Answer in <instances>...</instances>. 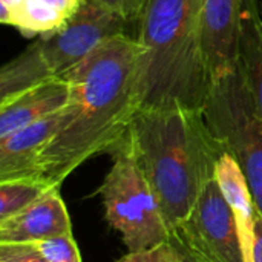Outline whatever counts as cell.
I'll use <instances>...</instances> for the list:
<instances>
[{
	"instance_id": "cell-16",
	"label": "cell",
	"mask_w": 262,
	"mask_h": 262,
	"mask_svg": "<svg viewBox=\"0 0 262 262\" xmlns=\"http://www.w3.org/2000/svg\"><path fill=\"white\" fill-rule=\"evenodd\" d=\"M35 244L40 247L49 262H81V256L72 233L45 239Z\"/></svg>"
},
{
	"instance_id": "cell-2",
	"label": "cell",
	"mask_w": 262,
	"mask_h": 262,
	"mask_svg": "<svg viewBox=\"0 0 262 262\" xmlns=\"http://www.w3.org/2000/svg\"><path fill=\"white\" fill-rule=\"evenodd\" d=\"M172 230L193 209L206 184L215 178L224 154L203 111L184 106L138 109L124 135Z\"/></svg>"
},
{
	"instance_id": "cell-13",
	"label": "cell",
	"mask_w": 262,
	"mask_h": 262,
	"mask_svg": "<svg viewBox=\"0 0 262 262\" xmlns=\"http://www.w3.org/2000/svg\"><path fill=\"white\" fill-rule=\"evenodd\" d=\"M215 180L235 215L244 259L246 262H252L255 221H256L258 210L250 187L247 184V180L241 167L238 166V163L230 154L224 152L220 157L215 169Z\"/></svg>"
},
{
	"instance_id": "cell-3",
	"label": "cell",
	"mask_w": 262,
	"mask_h": 262,
	"mask_svg": "<svg viewBox=\"0 0 262 262\" xmlns=\"http://www.w3.org/2000/svg\"><path fill=\"white\" fill-rule=\"evenodd\" d=\"M135 23L138 109L203 111L212 75L203 41L201 0H146Z\"/></svg>"
},
{
	"instance_id": "cell-17",
	"label": "cell",
	"mask_w": 262,
	"mask_h": 262,
	"mask_svg": "<svg viewBox=\"0 0 262 262\" xmlns=\"http://www.w3.org/2000/svg\"><path fill=\"white\" fill-rule=\"evenodd\" d=\"M183 259L184 250L175 241L170 239L150 249L129 252L115 262H183Z\"/></svg>"
},
{
	"instance_id": "cell-5",
	"label": "cell",
	"mask_w": 262,
	"mask_h": 262,
	"mask_svg": "<svg viewBox=\"0 0 262 262\" xmlns=\"http://www.w3.org/2000/svg\"><path fill=\"white\" fill-rule=\"evenodd\" d=\"M203 114L223 152L230 154L241 167L262 215V117L239 64L212 78Z\"/></svg>"
},
{
	"instance_id": "cell-14",
	"label": "cell",
	"mask_w": 262,
	"mask_h": 262,
	"mask_svg": "<svg viewBox=\"0 0 262 262\" xmlns=\"http://www.w3.org/2000/svg\"><path fill=\"white\" fill-rule=\"evenodd\" d=\"M238 64L262 117V0H244L239 21Z\"/></svg>"
},
{
	"instance_id": "cell-21",
	"label": "cell",
	"mask_w": 262,
	"mask_h": 262,
	"mask_svg": "<svg viewBox=\"0 0 262 262\" xmlns=\"http://www.w3.org/2000/svg\"><path fill=\"white\" fill-rule=\"evenodd\" d=\"M183 262H201L198 258H195L193 255H190V253H187V252H184V259Z\"/></svg>"
},
{
	"instance_id": "cell-9",
	"label": "cell",
	"mask_w": 262,
	"mask_h": 262,
	"mask_svg": "<svg viewBox=\"0 0 262 262\" xmlns=\"http://www.w3.org/2000/svg\"><path fill=\"white\" fill-rule=\"evenodd\" d=\"M68 233L72 224L60 186H51L29 207L0 221V243H40Z\"/></svg>"
},
{
	"instance_id": "cell-10",
	"label": "cell",
	"mask_w": 262,
	"mask_h": 262,
	"mask_svg": "<svg viewBox=\"0 0 262 262\" xmlns=\"http://www.w3.org/2000/svg\"><path fill=\"white\" fill-rule=\"evenodd\" d=\"M61 111L0 140V181L37 180L38 158L58 130Z\"/></svg>"
},
{
	"instance_id": "cell-20",
	"label": "cell",
	"mask_w": 262,
	"mask_h": 262,
	"mask_svg": "<svg viewBox=\"0 0 262 262\" xmlns=\"http://www.w3.org/2000/svg\"><path fill=\"white\" fill-rule=\"evenodd\" d=\"M252 262H262V215L256 213L255 221V238H253V253Z\"/></svg>"
},
{
	"instance_id": "cell-8",
	"label": "cell",
	"mask_w": 262,
	"mask_h": 262,
	"mask_svg": "<svg viewBox=\"0 0 262 262\" xmlns=\"http://www.w3.org/2000/svg\"><path fill=\"white\" fill-rule=\"evenodd\" d=\"M244 0H201L203 41L212 78L238 64L239 21Z\"/></svg>"
},
{
	"instance_id": "cell-6",
	"label": "cell",
	"mask_w": 262,
	"mask_h": 262,
	"mask_svg": "<svg viewBox=\"0 0 262 262\" xmlns=\"http://www.w3.org/2000/svg\"><path fill=\"white\" fill-rule=\"evenodd\" d=\"M109 154L112 167L98 192L106 220L129 252H138L170 241L160 203L141 172L129 144L123 138Z\"/></svg>"
},
{
	"instance_id": "cell-19",
	"label": "cell",
	"mask_w": 262,
	"mask_h": 262,
	"mask_svg": "<svg viewBox=\"0 0 262 262\" xmlns=\"http://www.w3.org/2000/svg\"><path fill=\"white\" fill-rule=\"evenodd\" d=\"M91 2L115 12L117 15H120L129 23L137 20L146 0H91Z\"/></svg>"
},
{
	"instance_id": "cell-11",
	"label": "cell",
	"mask_w": 262,
	"mask_h": 262,
	"mask_svg": "<svg viewBox=\"0 0 262 262\" xmlns=\"http://www.w3.org/2000/svg\"><path fill=\"white\" fill-rule=\"evenodd\" d=\"M69 100L66 78L48 80L0 100V140L64 109Z\"/></svg>"
},
{
	"instance_id": "cell-1",
	"label": "cell",
	"mask_w": 262,
	"mask_h": 262,
	"mask_svg": "<svg viewBox=\"0 0 262 262\" xmlns=\"http://www.w3.org/2000/svg\"><path fill=\"white\" fill-rule=\"evenodd\" d=\"M140 46L120 34L100 43L66 75L69 100L54 138L37 164V180L61 183L84 161L111 152L126 135L138 109L135 94Z\"/></svg>"
},
{
	"instance_id": "cell-18",
	"label": "cell",
	"mask_w": 262,
	"mask_h": 262,
	"mask_svg": "<svg viewBox=\"0 0 262 262\" xmlns=\"http://www.w3.org/2000/svg\"><path fill=\"white\" fill-rule=\"evenodd\" d=\"M0 262H49L35 243H0Z\"/></svg>"
},
{
	"instance_id": "cell-12",
	"label": "cell",
	"mask_w": 262,
	"mask_h": 262,
	"mask_svg": "<svg viewBox=\"0 0 262 262\" xmlns=\"http://www.w3.org/2000/svg\"><path fill=\"white\" fill-rule=\"evenodd\" d=\"M83 0H0V21L25 37L51 34L66 25Z\"/></svg>"
},
{
	"instance_id": "cell-4",
	"label": "cell",
	"mask_w": 262,
	"mask_h": 262,
	"mask_svg": "<svg viewBox=\"0 0 262 262\" xmlns=\"http://www.w3.org/2000/svg\"><path fill=\"white\" fill-rule=\"evenodd\" d=\"M127 21L115 12L83 0L60 29L40 35L0 69V100L48 80L66 78L100 43L127 34Z\"/></svg>"
},
{
	"instance_id": "cell-15",
	"label": "cell",
	"mask_w": 262,
	"mask_h": 262,
	"mask_svg": "<svg viewBox=\"0 0 262 262\" xmlns=\"http://www.w3.org/2000/svg\"><path fill=\"white\" fill-rule=\"evenodd\" d=\"M51 186L40 180L0 181V221L8 220L35 203Z\"/></svg>"
},
{
	"instance_id": "cell-7",
	"label": "cell",
	"mask_w": 262,
	"mask_h": 262,
	"mask_svg": "<svg viewBox=\"0 0 262 262\" xmlns=\"http://www.w3.org/2000/svg\"><path fill=\"white\" fill-rule=\"evenodd\" d=\"M170 239L201 262H246L235 215L216 180H210Z\"/></svg>"
}]
</instances>
